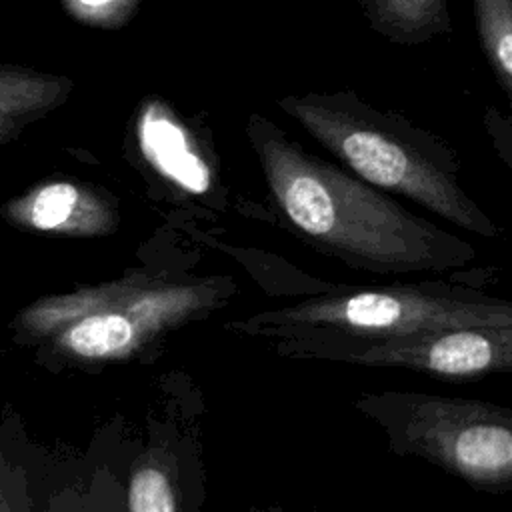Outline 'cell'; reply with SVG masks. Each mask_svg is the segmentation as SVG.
I'll return each instance as SVG.
<instances>
[{
    "mask_svg": "<svg viewBox=\"0 0 512 512\" xmlns=\"http://www.w3.org/2000/svg\"><path fill=\"white\" fill-rule=\"evenodd\" d=\"M278 106L370 186L406 196L474 234L498 236L458 184L454 156L432 134L350 94L282 96Z\"/></svg>",
    "mask_w": 512,
    "mask_h": 512,
    "instance_id": "2",
    "label": "cell"
},
{
    "mask_svg": "<svg viewBox=\"0 0 512 512\" xmlns=\"http://www.w3.org/2000/svg\"><path fill=\"white\" fill-rule=\"evenodd\" d=\"M270 338L372 340L446 326H512V306L442 284L334 290L230 324Z\"/></svg>",
    "mask_w": 512,
    "mask_h": 512,
    "instance_id": "4",
    "label": "cell"
},
{
    "mask_svg": "<svg viewBox=\"0 0 512 512\" xmlns=\"http://www.w3.org/2000/svg\"><path fill=\"white\" fill-rule=\"evenodd\" d=\"M214 298L208 282L124 278L38 300L20 312L18 328L50 338L54 350L72 360H124L210 308Z\"/></svg>",
    "mask_w": 512,
    "mask_h": 512,
    "instance_id": "3",
    "label": "cell"
},
{
    "mask_svg": "<svg viewBox=\"0 0 512 512\" xmlns=\"http://www.w3.org/2000/svg\"><path fill=\"white\" fill-rule=\"evenodd\" d=\"M372 26L396 42H420L448 28L446 0H364Z\"/></svg>",
    "mask_w": 512,
    "mask_h": 512,
    "instance_id": "10",
    "label": "cell"
},
{
    "mask_svg": "<svg viewBox=\"0 0 512 512\" xmlns=\"http://www.w3.org/2000/svg\"><path fill=\"white\" fill-rule=\"evenodd\" d=\"M292 358L416 370L446 380L484 378L512 366V326H446L372 340L278 338Z\"/></svg>",
    "mask_w": 512,
    "mask_h": 512,
    "instance_id": "6",
    "label": "cell"
},
{
    "mask_svg": "<svg viewBox=\"0 0 512 512\" xmlns=\"http://www.w3.org/2000/svg\"><path fill=\"white\" fill-rule=\"evenodd\" d=\"M62 4L84 24L116 26L128 18L136 0H62Z\"/></svg>",
    "mask_w": 512,
    "mask_h": 512,
    "instance_id": "13",
    "label": "cell"
},
{
    "mask_svg": "<svg viewBox=\"0 0 512 512\" xmlns=\"http://www.w3.org/2000/svg\"><path fill=\"white\" fill-rule=\"evenodd\" d=\"M14 226L62 236H100L116 228L118 214L112 200L72 180L42 182L2 206Z\"/></svg>",
    "mask_w": 512,
    "mask_h": 512,
    "instance_id": "7",
    "label": "cell"
},
{
    "mask_svg": "<svg viewBox=\"0 0 512 512\" xmlns=\"http://www.w3.org/2000/svg\"><path fill=\"white\" fill-rule=\"evenodd\" d=\"M128 512H178L168 470L156 460H142L130 478Z\"/></svg>",
    "mask_w": 512,
    "mask_h": 512,
    "instance_id": "12",
    "label": "cell"
},
{
    "mask_svg": "<svg viewBox=\"0 0 512 512\" xmlns=\"http://www.w3.org/2000/svg\"><path fill=\"white\" fill-rule=\"evenodd\" d=\"M248 136L284 218L314 246L350 266L424 272L464 266L474 258L468 242L302 150L262 116H250Z\"/></svg>",
    "mask_w": 512,
    "mask_h": 512,
    "instance_id": "1",
    "label": "cell"
},
{
    "mask_svg": "<svg viewBox=\"0 0 512 512\" xmlns=\"http://www.w3.org/2000/svg\"><path fill=\"white\" fill-rule=\"evenodd\" d=\"M400 454H414L482 490L512 482L510 410L424 392H380L356 400Z\"/></svg>",
    "mask_w": 512,
    "mask_h": 512,
    "instance_id": "5",
    "label": "cell"
},
{
    "mask_svg": "<svg viewBox=\"0 0 512 512\" xmlns=\"http://www.w3.org/2000/svg\"><path fill=\"white\" fill-rule=\"evenodd\" d=\"M482 50L504 94H512V0H474Z\"/></svg>",
    "mask_w": 512,
    "mask_h": 512,
    "instance_id": "11",
    "label": "cell"
},
{
    "mask_svg": "<svg viewBox=\"0 0 512 512\" xmlns=\"http://www.w3.org/2000/svg\"><path fill=\"white\" fill-rule=\"evenodd\" d=\"M138 146L144 160L168 182L188 194L212 188V170L192 134L162 102H148L138 116Z\"/></svg>",
    "mask_w": 512,
    "mask_h": 512,
    "instance_id": "8",
    "label": "cell"
},
{
    "mask_svg": "<svg viewBox=\"0 0 512 512\" xmlns=\"http://www.w3.org/2000/svg\"><path fill=\"white\" fill-rule=\"evenodd\" d=\"M72 88L68 76L0 64V146L16 140L32 122L66 102Z\"/></svg>",
    "mask_w": 512,
    "mask_h": 512,
    "instance_id": "9",
    "label": "cell"
}]
</instances>
